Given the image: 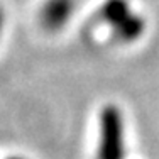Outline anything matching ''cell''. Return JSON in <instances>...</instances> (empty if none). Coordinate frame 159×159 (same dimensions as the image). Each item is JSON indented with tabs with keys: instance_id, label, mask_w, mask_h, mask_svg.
Here are the masks:
<instances>
[{
	"instance_id": "cell-4",
	"label": "cell",
	"mask_w": 159,
	"mask_h": 159,
	"mask_svg": "<svg viewBox=\"0 0 159 159\" xmlns=\"http://www.w3.org/2000/svg\"><path fill=\"white\" fill-rule=\"evenodd\" d=\"M2 27H3V12L0 9V32H2Z\"/></svg>"
},
{
	"instance_id": "cell-5",
	"label": "cell",
	"mask_w": 159,
	"mask_h": 159,
	"mask_svg": "<svg viewBox=\"0 0 159 159\" xmlns=\"http://www.w3.org/2000/svg\"><path fill=\"white\" fill-rule=\"evenodd\" d=\"M7 159H24V157H20V156H10V157H7Z\"/></svg>"
},
{
	"instance_id": "cell-2",
	"label": "cell",
	"mask_w": 159,
	"mask_h": 159,
	"mask_svg": "<svg viewBox=\"0 0 159 159\" xmlns=\"http://www.w3.org/2000/svg\"><path fill=\"white\" fill-rule=\"evenodd\" d=\"M100 19L110 25L120 43H134L144 34L146 22L130 9L127 0H105L100 9Z\"/></svg>"
},
{
	"instance_id": "cell-3",
	"label": "cell",
	"mask_w": 159,
	"mask_h": 159,
	"mask_svg": "<svg viewBox=\"0 0 159 159\" xmlns=\"http://www.w3.org/2000/svg\"><path fill=\"white\" fill-rule=\"evenodd\" d=\"M75 12V0H46L41 9V24L48 31H59Z\"/></svg>"
},
{
	"instance_id": "cell-1",
	"label": "cell",
	"mask_w": 159,
	"mask_h": 159,
	"mask_svg": "<svg viewBox=\"0 0 159 159\" xmlns=\"http://www.w3.org/2000/svg\"><path fill=\"white\" fill-rule=\"evenodd\" d=\"M97 159H125V124L115 105H105L100 112Z\"/></svg>"
}]
</instances>
